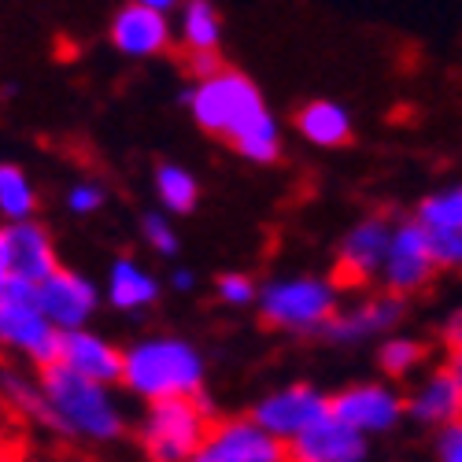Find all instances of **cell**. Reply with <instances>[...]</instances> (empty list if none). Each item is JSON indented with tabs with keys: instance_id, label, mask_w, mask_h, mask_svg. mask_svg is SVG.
<instances>
[{
	"instance_id": "603a6c76",
	"label": "cell",
	"mask_w": 462,
	"mask_h": 462,
	"mask_svg": "<svg viewBox=\"0 0 462 462\" xmlns=\"http://www.w3.org/2000/svg\"><path fill=\"white\" fill-rule=\"evenodd\" d=\"M152 185H156V200H160V211L167 218L171 215H192L200 204V181L181 163H160Z\"/></svg>"
},
{
	"instance_id": "9c48e42d",
	"label": "cell",
	"mask_w": 462,
	"mask_h": 462,
	"mask_svg": "<svg viewBox=\"0 0 462 462\" xmlns=\"http://www.w3.org/2000/svg\"><path fill=\"white\" fill-rule=\"evenodd\" d=\"M437 263L430 252V234L421 229L414 218H400L393 222V241H389V255L381 266V285L389 296H414L421 289H430V282L437 278Z\"/></svg>"
},
{
	"instance_id": "f1b7e54d",
	"label": "cell",
	"mask_w": 462,
	"mask_h": 462,
	"mask_svg": "<svg viewBox=\"0 0 462 462\" xmlns=\"http://www.w3.org/2000/svg\"><path fill=\"white\" fill-rule=\"evenodd\" d=\"M104 200H107V192H104L100 181H74V185L67 189V197H63L67 211H70V215H79V218L97 215V211L104 208Z\"/></svg>"
},
{
	"instance_id": "74e56055",
	"label": "cell",
	"mask_w": 462,
	"mask_h": 462,
	"mask_svg": "<svg viewBox=\"0 0 462 462\" xmlns=\"http://www.w3.org/2000/svg\"><path fill=\"white\" fill-rule=\"evenodd\" d=\"M444 370L451 374V381L458 384V393H462V352H455V356H448V359H444Z\"/></svg>"
},
{
	"instance_id": "836d02e7",
	"label": "cell",
	"mask_w": 462,
	"mask_h": 462,
	"mask_svg": "<svg viewBox=\"0 0 462 462\" xmlns=\"http://www.w3.org/2000/svg\"><path fill=\"white\" fill-rule=\"evenodd\" d=\"M185 67L192 74V82H208L222 70V60H218V52H200V56H185Z\"/></svg>"
},
{
	"instance_id": "e0dca14e",
	"label": "cell",
	"mask_w": 462,
	"mask_h": 462,
	"mask_svg": "<svg viewBox=\"0 0 462 462\" xmlns=\"http://www.w3.org/2000/svg\"><path fill=\"white\" fill-rule=\"evenodd\" d=\"M403 411L411 421H418V426H430L440 433L444 426L462 418V393L451 381V374L444 366H437L430 374H421L411 384V393H403Z\"/></svg>"
},
{
	"instance_id": "ffe728a7",
	"label": "cell",
	"mask_w": 462,
	"mask_h": 462,
	"mask_svg": "<svg viewBox=\"0 0 462 462\" xmlns=\"http://www.w3.org/2000/svg\"><path fill=\"white\" fill-rule=\"evenodd\" d=\"M0 411H5V418L45 430V393L42 381H37V370H26L19 363H0Z\"/></svg>"
},
{
	"instance_id": "30bf717a",
	"label": "cell",
	"mask_w": 462,
	"mask_h": 462,
	"mask_svg": "<svg viewBox=\"0 0 462 462\" xmlns=\"http://www.w3.org/2000/svg\"><path fill=\"white\" fill-rule=\"evenodd\" d=\"M0 352H8L26 370H49L60 356V329L37 311V303L0 307Z\"/></svg>"
},
{
	"instance_id": "d6a6232c",
	"label": "cell",
	"mask_w": 462,
	"mask_h": 462,
	"mask_svg": "<svg viewBox=\"0 0 462 462\" xmlns=\"http://www.w3.org/2000/svg\"><path fill=\"white\" fill-rule=\"evenodd\" d=\"M33 289H37V285H30V282H23V278H15V274L0 278V307H12V303H26V300H33Z\"/></svg>"
},
{
	"instance_id": "484cf974",
	"label": "cell",
	"mask_w": 462,
	"mask_h": 462,
	"mask_svg": "<svg viewBox=\"0 0 462 462\" xmlns=\"http://www.w3.org/2000/svg\"><path fill=\"white\" fill-rule=\"evenodd\" d=\"M414 222L426 229V234H458L462 229V181L430 192V197L414 208Z\"/></svg>"
},
{
	"instance_id": "5bb4252c",
	"label": "cell",
	"mask_w": 462,
	"mask_h": 462,
	"mask_svg": "<svg viewBox=\"0 0 462 462\" xmlns=\"http://www.w3.org/2000/svg\"><path fill=\"white\" fill-rule=\"evenodd\" d=\"M189 462H285V448L266 437L248 414L215 418Z\"/></svg>"
},
{
	"instance_id": "8d00e7d4",
	"label": "cell",
	"mask_w": 462,
	"mask_h": 462,
	"mask_svg": "<svg viewBox=\"0 0 462 462\" xmlns=\"http://www.w3.org/2000/svg\"><path fill=\"white\" fill-rule=\"evenodd\" d=\"M0 462H30L15 440H0Z\"/></svg>"
},
{
	"instance_id": "7a4b0ae2",
	"label": "cell",
	"mask_w": 462,
	"mask_h": 462,
	"mask_svg": "<svg viewBox=\"0 0 462 462\" xmlns=\"http://www.w3.org/2000/svg\"><path fill=\"white\" fill-rule=\"evenodd\" d=\"M45 393V433L74 444H115L126 433V411L107 384H93L63 366L37 374Z\"/></svg>"
},
{
	"instance_id": "9a60e30c",
	"label": "cell",
	"mask_w": 462,
	"mask_h": 462,
	"mask_svg": "<svg viewBox=\"0 0 462 462\" xmlns=\"http://www.w3.org/2000/svg\"><path fill=\"white\" fill-rule=\"evenodd\" d=\"M56 366L79 374L93 384H107L115 389L123 377V348L115 340H107L104 333L97 329H70V333H60V356H56Z\"/></svg>"
},
{
	"instance_id": "8fae6325",
	"label": "cell",
	"mask_w": 462,
	"mask_h": 462,
	"mask_svg": "<svg viewBox=\"0 0 462 462\" xmlns=\"http://www.w3.org/2000/svg\"><path fill=\"white\" fill-rule=\"evenodd\" d=\"M389 241H393V218L389 215L377 211V215L359 218L348 234L340 237L333 282L340 289H356V285L377 282L381 266H384V255H389Z\"/></svg>"
},
{
	"instance_id": "4fadbf2b",
	"label": "cell",
	"mask_w": 462,
	"mask_h": 462,
	"mask_svg": "<svg viewBox=\"0 0 462 462\" xmlns=\"http://www.w3.org/2000/svg\"><path fill=\"white\" fill-rule=\"evenodd\" d=\"M33 303L60 333H70V329H86L89 326V319L97 315V307L104 303V296H100L97 282H89L79 271L60 266L52 278H45L42 285L33 289Z\"/></svg>"
},
{
	"instance_id": "7c38bea8",
	"label": "cell",
	"mask_w": 462,
	"mask_h": 462,
	"mask_svg": "<svg viewBox=\"0 0 462 462\" xmlns=\"http://www.w3.org/2000/svg\"><path fill=\"white\" fill-rule=\"evenodd\" d=\"M403 315H407V300L389 296V292H370L348 307H340L329 319V326L322 329V337L337 344V348H356V344H366V340L393 337Z\"/></svg>"
},
{
	"instance_id": "f546056e",
	"label": "cell",
	"mask_w": 462,
	"mask_h": 462,
	"mask_svg": "<svg viewBox=\"0 0 462 462\" xmlns=\"http://www.w3.org/2000/svg\"><path fill=\"white\" fill-rule=\"evenodd\" d=\"M430 252L437 271H462V229L458 234H430Z\"/></svg>"
},
{
	"instance_id": "ba28073f",
	"label": "cell",
	"mask_w": 462,
	"mask_h": 462,
	"mask_svg": "<svg viewBox=\"0 0 462 462\" xmlns=\"http://www.w3.org/2000/svg\"><path fill=\"white\" fill-rule=\"evenodd\" d=\"M329 414L359 437H384L407 418L403 393L389 381H356L329 396Z\"/></svg>"
},
{
	"instance_id": "3957f363",
	"label": "cell",
	"mask_w": 462,
	"mask_h": 462,
	"mask_svg": "<svg viewBox=\"0 0 462 462\" xmlns=\"http://www.w3.org/2000/svg\"><path fill=\"white\" fill-rule=\"evenodd\" d=\"M204 381H208L204 352L185 337L152 333L134 340L130 348H123L119 384L144 403L204 396Z\"/></svg>"
},
{
	"instance_id": "ac0fdd59",
	"label": "cell",
	"mask_w": 462,
	"mask_h": 462,
	"mask_svg": "<svg viewBox=\"0 0 462 462\" xmlns=\"http://www.w3.org/2000/svg\"><path fill=\"white\" fill-rule=\"evenodd\" d=\"M160 292H163L160 278L152 271H144V266L137 259H130V255L111 259L107 274H104V285H100V296L123 315H144L148 307L160 303Z\"/></svg>"
},
{
	"instance_id": "d4e9b609",
	"label": "cell",
	"mask_w": 462,
	"mask_h": 462,
	"mask_svg": "<svg viewBox=\"0 0 462 462\" xmlns=\"http://www.w3.org/2000/svg\"><path fill=\"white\" fill-rule=\"evenodd\" d=\"M0 215L5 226L33 222L37 215V185L19 163H0Z\"/></svg>"
},
{
	"instance_id": "277c9868",
	"label": "cell",
	"mask_w": 462,
	"mask_h": 462,
	"mask_svg": "<svg viewBox=\"0 0 462 462\" xmlns=\"http://www.w3.org/2000/svg\"><path fill=\"white\" fill-rule=\"evenodd\" d=\"M259 319L266 329L292 337H322L329 319L340 311V285L319 274H289L259 285Z\"/></svg>"
},
{
	"instance_id": "d590c367",
	"label": "cell",
	"mask_w": 462,
	"mask_h": 462,
	"mask_svg": "<svg viewBox=\"0 0 462 462\" xmlns=\"http://www.w3.org/2000/svg\"><path fill=\"white\" fill-rule=\"evenodd\" d=\"M12 274V245H8V229L0 226V278Z\"/></svg>"
},
{
	"instance_id": "ab89813d",
	"label": "cell",
	"mask_w": 462,
	"mask_h": 462,
	"mask_svg": "<svg viewBox=\"0 0 462 462\" xmlns=\"http://www.w3.org/2000/svg\"><path fill=\"white\" fill-rule=\"evenodd\" d=\"M0 426H5V411H0Z\"/></svg>"
},
{
	"instance_id": "cb8c5ba5",
	"label": "cell",
	"mask_w": 462,
	"mask_h": 462,
	"mask_svg": "<svg viewBox=\"0 0 462 462\" xmlns=\"http://www.w3.org/2000/svg\"><path fill=\"white\" fill-rule=\"evenodd\" d=\"M426 363H430V344L418 340V337L393 333V337H384L377 344V370L384 377H393V384L414 377Z\"/></svg>"
},
{
	"instance_id": "2e32d148",
	"label": "cell",
	"mask_w": 462,
	"mask_h": 462,
	"mask_svg": "<svg viewBox=\"0 0 462 462\" xmlns=\"http://www.w3.org/2000/svg\"><path fill=\"white\" fill-rule=\"evenodd\" d=\"M370 440L352 433L344 421L326 414L292 444H285V462H366Z\"/></svg>"
},
{
	"instance_id": "1f68e13d",
	"label": "cell",
	"mask_w": 462,
	"mask_h": 462,
	"mask_svg": "<svg viewBox=\"0 0 462 462\" xmlns=\"http://www.w3.org/2000/svg\"><path fill=\"white\" fill-rule=\"evenodd\" d=\"M440 348H444V356L462 352V307H455L451 315H444V322H440Z\"/></svg>"
},
{
	"instance_id": "83f0119b",
	"label": "cell",
	"mask_w": 462,
	"mask_h": 462,
	"mask_svg": "<svg viewBox=\"0 0 462 462\" xmlns=\"http://www.w3.org/2000/svg\"><path fill=\"white\" fill-rule=\"evenodd\" d=\"M215 296H218V303H226V307H252L255 296H259V285H255V278L245 274V271H226V274L215 278Z\"/></svg>"
},
{
	"instance_id": "5b68a950",
	"label": "cell",
	"mask_w": 462,
	"mask_h": 462,
	"mask_svg": "<svg viewBox=\"0 0 462 462\" xmlns=\"http://www.w3.org/2000/svg\"><path fill=\"white\" fill-rule=\"evenodd\" d=\"M211 421L215 414L208 396L148 403L137 421V444L148 462H189L204 444Z\"/></svg>"
},
{
	"instance_id": "44dd1931",
	"label": "cell",
	"mask_w": 462,
	"mask_h": 462,
	"mask_svg": "<svg viewBox=\"0 0 462 462\" xmlns=\"http://www.w3.org/2000/svg\"><path fill=\"white\" fill-rule=\"evenodd\" d=\"M296 130L315 148H340L352 141V115L337 100H311L296 115Z\"/></svg>"
},
{
	"instance_id": "6da1fadb",
	"label": "cell",
	"mask_w": 462,
	"mask_h": 462,
	"mask_svg": "<svg viewBox=\"0 0 462 462\" xmlns=\"http://www.w3.org/2000/svg\"><path fill=\"white\" fill-rule=\"evenodd\" d=\"M189 115L204 134L226 137L241 160L271 167L282 160V123L266 107L259 86L241 70L222 67L215 79L192 82L185 93Z\"/></svg>"
},
{
	"instance_id": "7402d4cb",
	"label": "cell",
	"mask_w": 462,
	"mask_h": 462,
	"mask_svg": "<svg viewBox=\"0 0 462 462\" xmlns=\"http://www.w3.org/2000/svg\"><path fill=\"white\" fill-rule=\"evenodd\" d=\"M174 37L185 45V56L218 52L222 45V15L208 0H189L174 15Z\"/></svg>"
},
{
	"instance_id": "8992f818",
	"label": "cell",
	"mask_w": 462,
	"mask_h": 462,
	"mask_svg": "<svg viewBox=\"0 0 462 462\" xmlns=\"http://www.w3.org/2000/svg\"><path fill=\"white\" fill-rule=\"evenodd\" d=\"M174 0H130L111 15L107 37L126 60H156L174 45Z\"/></svg>"
},
{
	"instance_id": "f35d334b",
	"label": "cell",
	"mask_w": 462,
	"mask_h": 462,
	"mask_svg": "<svg viewBox=\"0 0 462 462\" xmlns=\"http://www.w3.org/2000/svg\"><path fill=\"white\" fill-rule=\"evenodd\" d=\"M37 462H60V458H37Z\"/></svg>"
},
{
	"instance_id": "52a82bcc",
	"label": "cell",
	"mask_w": 462,
	"mask_h": 462,
	"mask_svg": "<svg viewBox=\"0 0 462 462\" xmlns=\"http://www.w3.org/2000/svg\"><path fill=\"white\" fill-rule=\"evenodd\" d=\"M326 414H329V396L319 389V384L292 381V384H282V389L259 396L248 418L255 421L266 437H274L285 448L300 433L311 430L315 421H322Z\"/></svg>"
},
{
	"instance_id": "d6986e66",
	"label": "cell",
	"mask_w": 462,
	"mask_h": 462,
	"mask_svg": "<svg viewBox=\"0 0 462 462\" xmlns=\"http://www.w3.org/2000/svg\"><path fill=\"white\" fill-rule=\"evenodd\" d=\"M8 229V245H12V274L42 285L45 278H52L60 271V252L52 234L42 222H19V226H5Z\"/></svg>"
},
{
	"instance_id": "e575fe53",
	"label": "cell",
	"mask_w": 462,
	"mask_h": 462,
	"mask_svg": "<svg viewBox=\"0 0 462 462\" xmlns=\"http://www.w3.org/2000/svg\"><path fill=\"white\" fill-rule=\"evenodd\" d=\"M192 285H197V274H192V271H181V266H178V271H171V289L174 292H192Z\"/></svg>"
},
{
	"instance_id": "4dcf8cb0",
	"label": "cell",
	"mask_w": 462,
	"mask_h": 462,
	"mask_svg": "<svg viewBox=\"0 0 462 462\" xmlns=\"http://www.w3.org/2000/svg\"><path fill=\"white\" fill-rule=\"evenodd\" d=\"M433 455H437V462H462V418L437 433Z\"/></svg>"
},
{
	"instance_id": "4316f807",
	"label": "cell",
	"mask_w": 462,
	"mask_h": 462,
	"mask_svg": "<svg viewBox=\"0 0 462 462\" xmlns=\"http://www.w3.org/2000/svg\"><path fill=\"white\" fill-rule=\"evenodd\" d=\"M141 237H144V245L156 252L160 259H174L178 248H181L178 229H174V222L163 211H144L141 215Z\"/></svg>"
}]
</instances>
